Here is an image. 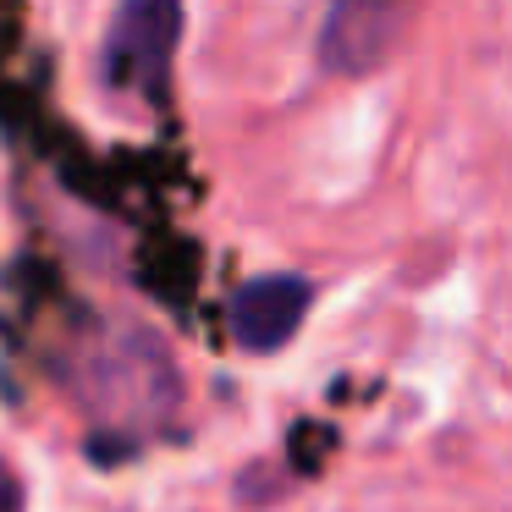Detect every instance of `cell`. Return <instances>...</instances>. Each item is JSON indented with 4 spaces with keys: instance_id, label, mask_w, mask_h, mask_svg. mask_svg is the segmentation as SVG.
Returning <instances> with one entry per match:
<instances>
[{
    "instance_id": "6da1fadb",
    "label": "cell",
    "mask_w": 512,
    "mask_h": 512,
    "mask_svg": "<svg viewBox=\"0 0 512 512\" xmlns=\"http://www.w3.org/2000/svg\"><path fill=\"white\" fill-rule=\"evenodd\" d=\"M177 28H182V12L171 0H133V6H122L111 34H105V89L127 94V100H160Z\"/></svg>"
},
{
    "instance_id": "7a4b0ae2",
    "label": "cell",
    "mask_w": 512,
    "mask_h": 512,
    "mask_svg": "<svg viewBox=\"0 0 512 512\" xmlns=\"http://www.w3.org/2000/svg\"><path fill=\"white\" fill-rule=\"evenodd\" d=\"M303 309H309V281L303 276H259L232 298L226 325H232V342L243 353H276L303 325Z\"/></svg>"
},
{
    "instance_id": "3957f363",
    "label": "cell",
    "mask_w": 512,
    "mask_h": 512,
    "mask_svg": "<svg viewBox=\"0 0 512 512\" xmlns=\"http://www.w3.org/2000/svg\"><path fill=\"white\" fill-rule=\"evenodd\" d=\"M402 23H408V12H391V6H336V12L325 17V34H320L325 67L369 72L391 50V34H397Z\"/></svg>"
},
{
    "instance_id": "277c9868",
    "label": "cell",
    "mask_w": 512,
    "mask_h": 512,
    "mask_svg": "<svg viewBox=\"0 0 512 512\" xmlns=\"http://www.w3.org/2000/svg\"><path fill=\"white\" fill-rule=\"evenodd\" d=\"M0 512H23V479L12 474L6 457H0Z\"/></svg>"
}]
</instances>
